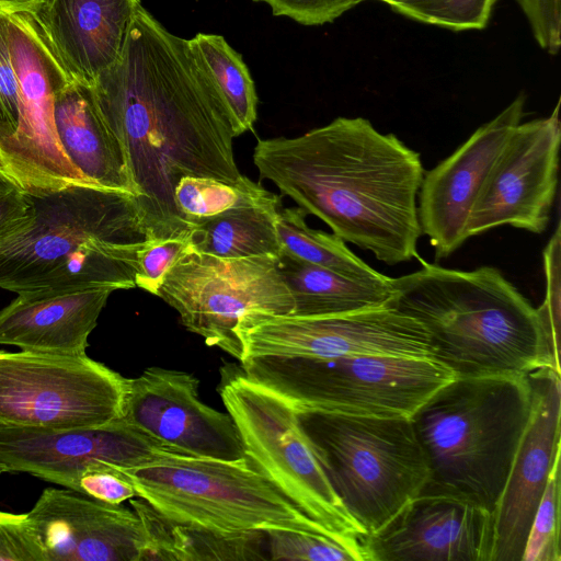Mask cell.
Instances as JSON below:
<instances>
[{
  "mask_svg": "<svg viewBox=\"0 0 561 561\" xmlns=\"http://www.w3.org/2000/svg\"><path fill=\"white\" fill-rule=\"evenodd\" d=\"M90 85L124 150L148 240L188 238L174 203L180 179L233 183L242 176L229 108L190 39L140 4L118 59Z\"/></svg>",
  "mask_w": 561,
  "mask_h": 561,
  "instance_id": "cell-1",
  "label": "cell"
},
{
  "mask_svg": "<svg viewBox=\"0 0 561 561\" xmlns=\"http://www.w3.org/2000/svg\"><path fill=\"white\" fill-rule=\"evenodd\" d=\"M260 179L344 242L389 265L417 259L421 156L363 117H337L294 138L260 139Z\"/></svg>",
  "mask_w": 561,
  "mask_h": 561,
  "instance_id": "cell-2",
  "label": "cell"
},
{
  "mask_svg": "<svg viewBox=\"0 0 561 561\" xmlns=\"http://www.w3.org/2000/svg\"><path fill=\"white\" fill-rule=\"evenodd\" d=\"M421 268L391 277L389 306L426 330L434 359L456 376L524 374L559 355L538 309L492 266L460 271L417 257Z\"/></svg>",
  "mask_w": 561,
  "mask_h": 561,
  "instance_id": "cell-3",
  "label": "cell"
},
{
  "mask_svg": "<svg viewBox=\"0 0 561 561\" xmlns=\"http://www.w3.org/2000/svg\"><path fill=\"white\" fill-rule=\"evenodd\" d=\"M31 197V225L0 240V288L22 295L136 287L148 240L137 196L76 185Z\"/></svg>",
  "mask_w": 561,
  "mask_h": 561,
  "instance_id": "cell-4",
  "label": "cell"
},
{
  "mask_svg": "<svg viewBox=\"0 0 561 561\" xmlns=\"http://www.w3.org/2000/svg\"><path fill=\"white\" fill-rule=\"evenodd\" d=\"M531 408L524 374L456 376L412 415L431 477L425 489L493 513Z\"/></svg>",
  "mask_w": 561,
  "mask_h": 561,
  "instance_id": "cell-5",
  "label": "cell"
},
{
  "mask_svg": "<svg viewBox=\"0 0 561 561\" xmlns=\"http://www.w3.org/2000/svg\"><path fill=\"white\" fill-rule=\"evenodd\" d=\"M118 468L139 499L185 525L227 536L287 530L336 539L247 458L228 461L172 453Z\"/></svg>",
  "mask_w": 561,
  "mask_h": 561,
  "instance_id": "cell-6",
  "label": "cell"
},
{
  "mask_svg": "<svg viewBox=\"0 0 561 561\" xmlns=\"http://www.w3.org/2000/svg\"><path fill=\"white\" fill-rule=\"evenodd\" d=\"M296 412L335 492L368 537L427 485L431 469L411 417Z\"/></svg>",
  "mask_w": 561,
  "mask_h": 561,
  "instance_id": "cell-7",
  "label": "cell"
},
{
  "mask_svg": "<svg viewBox=\"0 0 561 561\" xmlns=\"http://www.w3.org/2000/svg\"><path fill=\"white\" fill-rule=\"evenodd\" d=\"M241 368L296 411L378 417H412L456 377L433 358L379 355L255 356Z\"/></svg>",
  "mask_w": 561,
  "mask_h": 561,
  "instance_id": "cell-8",
  "label": "cell"
},
{
  "mask_svg": "<svg viewBox=\"0 0 561 561\" xmlns=\"http://www.w3.org/2000/svg\"><path fill=\"white\" fill-rule=\"evenodd\" d=\"M220 398L249 462L337 540L366 552L368 534L335 492L288 402L249 379L241 366L221 369Z\"/></svg>",
  "mask_w": 561,
  "mask_h": 561,
  "instance_id": "cell-9",
  "label": "cell"
},
{
  "mask_svg": "<svg viewBox=\"0 0 561 561\" xmlns=\"http://www.w3.org/2000/svg\"><path fill=\"white\" fill-rule=\"evenodd\" d=\"M42 1L7 7L9 48L20 89V117L0 174L30 196L76 185L94 186L67 158L56 133L55 96L75 78L49 36Z\"/></svg>",
  "mask_w": 561,
  "mask_h": 561,
  "instance_id": "cell-10",
  "label": "cell"
},
{
  "mask_svg": "<svg viewBox=\"0 0 561 561\" xmlns=\"http://www.w3.org/2000/svg\"><path fill=\"white\" fill-rule=\"evenodd\" d=\"M157 296L176 310L186 330L240 362L243 348L237 331L242 324L294 310L276 257L225 259L190 244L165 275Z\"/></svg>",
  "mask_w": 561,
  "mask_h": 561,
  "instance_id": "cell-11",
  "label": "cell"
},
{
  "mask_svg": "<svg viewBox=\"0 0 561 561\" xmlns=\"http://www.w3.org/2000/svg\"><path fill=\"white\" fill-rule=\"evenodd\" d=\"M129 378L90 358L0 351V426L61 431L121 420Z\"/></svg>",
  "mask_w": 561,
  "mask_h": 561,
  "instance_id": "cell-12",
  "label": "cell"
},
{
  "mask_svg": "<svg viewBox=\"0 0 561 561\" xmlns=\"http://www.w3.org/2000/svg\"><path fill=\"white\" fill-rule=\"evenodd\" d=\"M237 334L242 360L255 356L352 355L434 359L424 327L392 306L327 316H264L241 325Z\"/></svg>",
  "mask_w": 561,
  "mask_h": 561,
  "instance_id": "cell-13",
  "label": "cell"
},
{
  "mask_svg": "<svg viewBox=\"0 0 561 561\" xmlns=\"http://www.w3.org/2000/svg\"><path fill=\"white\" fill-rule=\"evenodd\" d=\"M560 101L546 117L519 123L495 159L474 203L468 238L511 226L543 232L558 190Z\"/></svg>",
  "mask_w": 561,
  "mask_h": 561,
  "instance_id": "cell-14",
  "label": "cell"
},
{
  "mask_svg": "<svg viewBox=\"0 0 561 561\" xmlns=\"http://www.w3.org/2000/svg\"><path fill=\"white\" fill-rule=\"evenodd\" d=\"M198 387L192 374L149 367L129 378L122 419L179 454L228 461L247 458L231 415L204 403Z\"/></svg>",
  "mask_w": 561,
  "mask_h": 561,
  "instance_id": "cell-15",
  "label": "cell"
},
{
  "mask_svg": "<svg viewBox=\"0 0 561 561\" xmlns=\"http://www.w3.org/2000/svg\"><path fill=\"white\" fill-rule=\"evenodd\" d=\"M172 453L179 454L123 419L61 431L0 426L1 472L30 473L67 489L93 462L127 468Z\"/></svg>",
  "mask_w": 561,
  "mask_h": 561,
  "instance_id": "cell-16",
  "label": "cell"
},
{
  "mask_svg": "<svg viewBox=\"0 0 561 561\" xmlns=\"http://www.w3.org/2000/svg\"><path fill=\"white\" fill-rule=\"evenodd\" d=\"M525 101L524 94L515 98L424 173L417 214L422 234L428 238L436 259L451 255L469 239L467 226L474 203L504 144L522 123Z\"/></svg>",
  "mask_w": 561,
  "mask_h": 561,
  "instance_id": "cell-17",
  "label": "cell"
},
{
  "mask_svg": "<svg viewBox=\"0 0 561 561\" xmlns=\"http://www.w3.org/2000/svg\"><path fill=\"white\" fill-rule=\"evenodd\" d=\"M531 408L502 493L493 511V561H520L536 508L556 457L561 454L560 373L527 374Z\"/></svg>",
  "mask_w": 561,
  "mask_h": 561,
  "instance_id": "cell-18",
  "label": "cell"
},
{
  "mask_svg": "<svg viewBox=\"0 0 561 561\" xmlns=\"http://www.w3.org/2000/svg\"><path fill=\"white\" fill-rule=\"evenodd\" d=\"M369 561H493V513L462 496L424 489L368 537Z\"/></svg>",
  "mask_w": 561,
  "mask_h": 561,
  "instance_id": "cell-19",
  "label": "cell"
},
{
  "mask_svg": "<svg viewBox=\"0 0 561 561\" xmlns=\"http://www.w3.org/2000/svg\"><path fill=\"white\" fill-rule=\"evenodd\" d=\"M47 561H144L148 543L133 510L71 489H45L26 513Z\"/></svg>",
  "mask_w": 561,
  "mask_h": 561,
  "instance_id": "cell-20",
  "label": "cell"
},
{
  "mask_svg": "<svg viewBox=\"0 0 561 561\" xmlns=\"http://www.w3.org/2000/svg\"><path fill=\"white\" fill-rule=\"evenodd\" d=\"M112 291L111 287H91L18 295L0 311V345L27 352L85 354L89 335Z\"/></svg>",
  "mask_w": 561,
  "mask_h": 561,
  "instance_id": "cell-21",
  "label": "cell"
},
{
  "mask_svg": "<svg viewBox=\"0 0 561 561\" xmlns=\"http://www.w3.org/2000/svg\"><path fill=\"white\" fill-rule=\"evenodd\" d=\"M140 0H43L49 36L71 76L87 84L119 57Z\"/></svg>",
  "mask_w": 561,
  "mask_h": 561,
  "instance_id": "cell-22",
  "label": "cell"
},
{
  "mask_svg": "<svg viewBox=\"0 0 561 561\" xmlns=\"http://www.w3.org/2000/svg\"><path fill=\"white\" fill-rule=\"evenodd\" d=\"M54 123L65 154L92 185L138 197L124 150L103 119L90 84L73 79L58 91Z\"/></svg>",
  "mask_w": 561,
  "mask_h": 561,
  "instance_id": "cell-23",
  "label": "cell"
},
{
  "mask_svg": "<svg viewBox=\"0 0 561 561\" xmlns=\"http://www.w3.org/2000/svg\"><path fill=\"white\" fill-rule=\"evenodd\" d=\"M277 267L290 291L294 316H327L389 306L390 280H359L282 252Z\"/></svg>",
  "mask_w": 561,
  "mask_h": 561,
  "instance_id": "cell-24",
  "label": "cell"
},
{
  "mask_svg": "<svg viewBox=\"0 0 561 561\" xmlns=\"http://www.w3.org/2000/svg\"><path fill=\"white\" fill-rule=\"evenodd\" d=\"M148 543L146 560H261L265 533L219 535L165 517L145 500H129Z\"/></svg>",
  "mask_w": 561,
  "mask_h": 561,
  "instance_id": "cell-25",
  "label": "cell"
},
{
  "mask_svg": "<svg viewBox=\"0 0 561 561\" xmlns=\"http://www.w3.org/2000/svg\"><path fill=\"white\" fill-rule=\"evenodd\" d=\"M280 206V198L272 194L255 204L209 218L192 228L190 245L196 251L225 259H277L283 252L276 230Z\"/></svg>",
  "mask_w": 561,
  "mask_h": 561,
  "instance_id": "cell-26",
  "label": "cell"
},
{
  "mask_svg": "<svg viewBox=\"0 0 561 561\" xmlns=\"http://www.w3.org/2000/svg\"><path fill=\"white\" fill-rule=\"evenodd\" d=\"M306 215L300 207H280L277 211L276 230L284 252L351 278L375 283L390 280L353 253L334 233L310 228Z\"/></svg>",
  "mask_w": 561,
  "mask_h": 561,
  "instance_id": "cell-27",
  "label": "cell"
},
{
  "mask_svg": "<svg viewBox=\"0 0 561 561\" xmlns=\"http://www.w3.org/2000/svg\"><path fill=\"white\" fill-rule=\"evenodd\" d=\"M232 117L236 136L252 130L257 116V94L242 56L221 35L197 33L190 39Z\"/></svg>",
  "mask_w": 561,
  "mask_h": 561,
  "instance_id": "cell-28",
  "label": "cell"
},
{
  "mask_svg": "<svg viewBox=\"0 0 561 561\" xmlns=\"http://www.w3.org/2000/svg\"><path fill=\"white\" fill-rule=\"evenodd\" d=\"M272 194L244 175L233 183L185 175L174 188V203L181 219L192 230L194 226L209 218L255 204Z\"/></svg>",
  "mask_w": 561,
  "mask_h": 561,
  "instance_id": "cell-29",
  "label": "cell"
},
{
  "mask_svg": "<svg viewBox=\"0 0 561 561\" xmlns=\"http://www.w3.org/2000/svg\"><path fill=\"white\" fill-rule=\"evenodd\" d=\"M496 0H392L390 8L412 20L451 31L485 27Z\"/></svg>",
  "mask_w": 561,
  "mask_h": 561,
  "instance_id": "cell-30",
  "label": "cell"
},
{
  "mask_svg": "<svg viewBox=\"0 0 561 561\" xmlns=\"http://www.w3.org/2000/svg\"><path fill=\"white\" fill-rule=\"evenodd\" d=\"M559 454L549 472L543 493L533 517L520 561H561Z\"/></svg>",
  "mask_w": 561,
  "mask_h": 561,
  "instance_id": "cell-31",
  "label": "cell"
},
{
  "mask_svg": "<svg viewBox=\"0 0 561 561\" xmlns=\"http://www.w3.org/2000/svg\"><path fill=\"white\" fill-rule=\"evenodd\" d=\"M266 543L271 560L367 561L363 551L320 534L273 530Z\"/></svg>",
  "mask_w": 561,
  "mask_h": 561,
  "instance_id": "cell-32",
  "label": "cell"
},
{
  "mask_svg": "<svg viewBox=\"0 0 561 561\" xmlns=\"http://www.w3.org/2000/svg\"><path fill=\"white\" fill-rule=\"evenodd\" d=\"M8 26L7 7H0V173L18 131L20 117V89L10 55Z\"/></svg>",
  "mask_w": 561,
  "mask_h": 561,
  "instance_id": "cell-33",
  "label": "cell"
},
{
  "mask_svg": "<svg viewBox=\"0 0 561 561\" xmlns=\"http://www.w3.org/2000/svg\"><path fill=\"white\" fill-rule=\"evenodd\" d=\"M188 244V238L147 240L138 253L136 287L157 296L165 275Z\"/></svg>",
  "mask_w": 561,
  "mask_h": 561,
  "instance_id": "cell-34",
  "label": "cell"
},
{
  "mask_svg": "<svg viewBox=\"0 0 561 561\" xmlns=\"http://www.w3.org/2000/svg\"><path fill=\"white\" fill-rule=\"evenodd\" d=\"M71 490L114 505L137 496L134 485L118 466L105 461L89 465L75 480Z\"/></svg>",
  "mask_w": 561,
  "mask_h": 561,
  "instance_id": "cell-35",
  "label": "cell"
},
{
  "mask_svg": "<svg viewBox=\"0 0 561 561\" xmlns=\"http://www.w3.org/2000/svg\"><path fill=\"white\" fill-rule=\"evenodd\" d=\"M0 561H47L45 548L27 514L0 511Z\"/></svg>",
  "mask_w": 561,
  "mask_h": 561,
  "instance_id": "cell-36",
  "label": "cell"
},
{
  "mask_svg": "<svg viewBox=\"0 0 561 561\" xmlns=\"http://www.w3.org/2000/svg\"><path fill=\"white\" fill-rule=\"evenodd\" d=\"M561 230L558 221L554 233L546 244L543 257V271L546 276V297L538 307L552 339L553 345L560 352V305H561V282H560V253H561Z\"/></svg>",
  "mask_w": 561,
  "mask_h": 561,
  "instance_id": "cell-37",
  "label": "cell"
},
{
  "mask_svg": "<svg viewBox=\"0 0 561 561\" xmlns=\"http://www.w3.org/2000/svg\"><path fill=\"white\" fill-rule=\"evenodd\" d=\"M270 5L274 15L289 18L302 25L333 22L365 0H254Z\"/></svg>",
  "mask_w": 561,
  "mask_h": 561,
  "instance_id": "cell-38",
  "label": "cell"
},
{
  "mask_svg": "<svg viewBox=\"0 0 561 561\" xmlns=\"http://www.w3.org/2000/svg\"><path fill=\"white\" fill-rule=\"evenodd\" d=\"M33 218L32 197L9 182L0 183V240L24 230Z\"/></svg>",
  "mask_w": 561,
  "mask_h": 561,
  "instance_id": "cell-39",
  "label": "cell"
},
{
  "mask_svg": "<svg viewBox=\"0 0 561 561\" xmlns=\"http://www.w3.org/2000/svg\"><path fill=\"white\" fill-rule=\"evenodd\" d=\"M36 0H0V7H15L22 5Z\"/></svg>",
  "mask_w": 561,
  "mask_h": 561,
  "instance_id": "cell-40",
  "label": "cell"
},
{
  "mask_svg": "<svg viewBox=\"0 0 561 561\" xmlns=\"http://www.w3.org/2000/svg\"><path fill=\"white\" fill-rule=\"evenodd\" d=\"M378 1H381V2H385V3L389 4L392 0H378Z\"/></svg>",
  "mask_w": 561,
  "mask_h": 561,
  "instance_id": "cell-41",
  "label": "cell"
},
{
  "mask_svg": "<svg viewBox=\"0 0 561 561\" xmlns=\"http://www.w3.org/2000/svg\"><path fill=\"white\" fill-rule=\"evenodd\" d=\"M2 182H8V181H5V180L0 175V183H2ZM10 184H11V183H10Z\"/></svg>",
  "mask_w": 561,
  "mask_h": 561,
  "instance_id": "cell-42",
  "label": "cell"
},
{
  "mask_svg": "<svg viewBox=\"0 0 561 561\" xmlns=\"http://www.w3.org/2000/svg\"><path fill=\"white\" fill-rule=\"evenodd\" d=\"M0 473H2L1 470H0Z\"/></svg>",
  "mask_w": 561,
  "mask_h": 561,
  "instance_id": "cell-43",
  "label": "cell"
}]
</instances>
